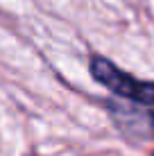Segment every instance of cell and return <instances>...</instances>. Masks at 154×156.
I'll return each instance as SVG.
<instances>
[{"instance_id": "cell-2", "label": "cell", "mask_w": 154, "mask_h": 156, "mask_svg": "<svg viewBox=\"0 0 154 156\" xmlns=\"http://www.w3.org/2000/svg\"><path fill=\"white\" fill-rule=\"evenodd\" d=\"M113 125L123 136L131 140H154V106L143 104H120V102H104Z\"/></svg>"}, {"instance_id": "cell-1", "label": "cell", "mask_w": 154, "mask_h": 156, "mask_svg": "<svg viewBox=\"0 0 154 156\" xmlns=\"http://www.w3.org/2000/svg\"><path fill=\"white\" fill-rule=\"evenodd\" d=\"M88 70H91V77L95 82L102 84L104 88H109L116 98L129 100L134 104H143V106H154V82L136 79L134 75L120 70L113 61H109L102 55L91 57Z\"/></svg>"}]
</instances>
